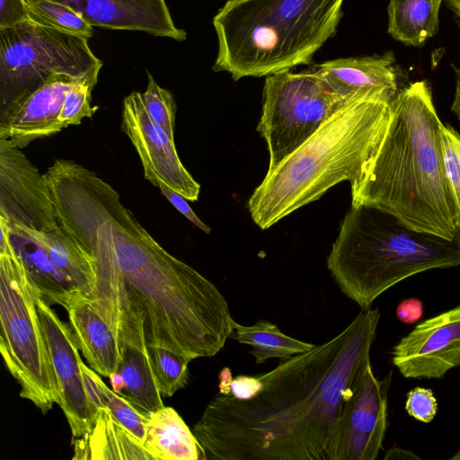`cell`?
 Here are the masks:
<instances>
[{
	"label": "cell",
	"instance_id": "6da1fadb",
	"mask_svg": "<svg viewBox=\"0 0 460 460\" xmlns=\"http://www.w3.org/2000/svg\"><path fill=\"white\" fill-rule=\"evenodd\" d=\"M58 226L91 257L84 296L126 347L212 357L234 330L219 289L163 248L94 172L59 159L46 172Z\"/></svg>",
	"mask_w": 460,
	"mask_h": 460
},
{
	"label": "cell",
	"instance_id": "7a4b0ae2",
	"mask_svg": "<svg viewBox=\"0 0 460 460\" xmlns=\"http://www.w3.org/2000/svg\"><path fill=\"white\" fill-rule=\"evenodd\" d=\"M380 311L258 375L248 399L217 394L193 427L204 460H332L341 411L370 363Z\"/></svg>",
	"mask_w": 460,
	"mask_h": 460
},
{
	"label": "cell",
	"instance_id": "3957f363",
	"mask_svg": "<svg viewBox=\"0 0 460 460\" xmlns=\"http://www.w3.org/2000/svg\"><path fill=\"white\" fill-rule=\"evenodd\" d=\"M441 124L426 81L400 90L377 150L350 183L351 205L377 207L419 231L448 239L459 235V212L444 166Z\"/></svg>",
	"mask_w": 460,
	"mask_h": 460
},
{
	"label": "cell",
	"instance_id": "277c9868",
	"mask_svg": "<svg viewBox=\"0 0 460 460\" xmlns=\"http://www.w3.org/2000/svg\"><path fill=\"white\" fill-rule=\"evenodd\" d=\"M394 99L361 96L347 101L313 136L266 173L248 201L253 222L267 229L319 199L332 186L357 180L385 134Z\"/></svg>",
	"mask_w": 460,
	"mask_h": 460
},
{
	"label": "cell",
	"instance_id": "5b68a950",
	"mask_svg": "<svg viewBox=\"0 0 460 460\" xmlns=\"http://www.w3.org/2000/svg\"><path fill=\"white\" fill-rule=\"evenodd\" d=\"M344 0H226L213 18V70L237 81L310 64L337 31Z\"/></svg>",
	"mask_w": 460,
	"mask_h": 460
},
{
	"label": "cell",
	"instance_id": "8992f818",
	"mask_svg": "<svg viewBox=\"0 0 460 460\" xmlns=\"http://www.w3.org/2000/svg\"><path fill=\"white\" fill-rule=\"evenodd\" d=\"M460 266V234L419 231L370 205H351L327 259L341 291L361 310L405 279Z\"/></svg>",
	"mask_w": 460,
	"mask_h": 460
},
{
	"label": "cell",
	"instance_id": "52a82bcc",
	"mask_svg": "<svg viewBox=\"0 0 460 460\" xmlns=\"http://www.w3.org/2000/svg\"><path fill=\"white\" fill-rule=\"evenodd\" d=\"M0 229V351L20 396L46 414L61 397L37 309L40 292L1 217Z\"/></svg>",
	"mask_w": 460,
	"mask_h": 460
},
{
	"label": "cell",
	"instance_id": "ba28073f",
	"mask_svg": "<svg viewBox=\"0 0 460 460\" xmlns=\"http://www.w3.org/2000/svg\"><path fill=\"white\" fill-rule=\"evenodd\" d=\"M102 62L88 38L27 20L0 29V112L55 75L99 74Z\"/></svg>",
	"mask_w": 460,
	"mask_h": 460
},
{
	"label": "cell",
	"instance_id": "9c48e42d",
	"mask_svg": "<svg viewBox=\"0 0 460 460\" xmlns=\"http://www.w3.org/2000/svg\"><path fill=\"white\" fill-rule=\"evenodd\" d=\"M346 102L316 70H285L267 75L257 126L270 155L267 172L313 136Z\"/></svg>",
	"mask_w": 460,
	"mask_h": 460
},
{
	"label": "cell",
	"instance_id": "30bf717a",
	"mask_svg": "<svg viewBox=\"0 0 460 460\" xmlns=\"http://www.w3.org/2000/svg\"><path fill=\"white\" fill-rule=\"evenodd\" d=\"M392 371L379 380L371 363L361 373L337 427L332 460H376L388 427Z\"/></svg>",
	"mask_w": 460,
	"mask_h": 460
},
{
	"label": "cell",
	"instance_id": "8fae6325",
	"mask_svg": "<svg viewBox=\"0 0 460 460\" xmlns=\"http://www.w3.org/2000/svg\"><path fill=\"white\" fill-rule=\"evenodd\" d=\"M0 217L9 226L47 232L58 227L46 174L10 140L0 137Z\"/></svg>",
	"mask_w": 460,
	"mask_h": 460
},
{
	"label": "cell",
	"instance_id": "7c38bea8",
	"mask_svg": "<svg viewBox=\"0 0 460 460\" xmlns=\"http://www.w3.org/2000/svg\"><path fill=\"white\" fill-rule=\"evenodd\" d=\"M121 129L137 150L146 180L154 186L173 190L187 200H198L199 184L182 164L174 139L148 115L142 93L134 91L124 99Z\"/></svg>",
	"mask_w": 460,
	"mask_h": 460
},
{
	"label": "cell",
	"instance_id": "4fadbf2b",
	"mask_svg": "<svg viewBox=\"0 0 460 460\" xmlns=\"http://www.w3.org/2000/svg\"><path fill=\"white\" fill-rule=\"evenodd\" d=\"M391 354L406 378L439 379L460 367V305L417 324Z\"/></svg>",
	"mask_w": 460,
	"mask_h": 460
},
{
	"label": "cell",
	"instance_id": "5bb4252c",
	"mask_svg": "<svg viewBox=\"0 0 460 460\" xmlns=\"http://www.w3.org/2000/svg\"><path fill=\"white\" fill-rule=\"evenodd\" d=\"M37 309L59 389V406L73 439L77 438L89 432L95 422L84 392L79 349L70 325L58 316L40 294Z\"/></svg>",
	"mask_w": 460,
	"mask_h": 460
},
{
	"label": "cell",
	"instance_id": "9a60e30c",
	"mask_svg": "<svg viewBox=\"0 0 460 460\" xmlns=\"http://www.w3.org/2000/svg\"><path fill=\"white\" fill-rule=\"evenodd\" d=\"M98 75H55L36 91L0 112V137L22 149L36 139L61 131L66 127L58 116L67 92L77 82Z\"/></svg>",
	"mask_w": 460,
	"mask_h": 460
},
{
	"label": "cell",
	"instance_id": "2e32d148",
	"mask_svg": "<svg viewBox=\"0 0 460 460\" xmlns=\"http://www.w3.org/2000/svg\"><path fill=\"white\" fill-rule=\"evenodd\" d=\"M66 4L93 27L139 31L178 41L186 32L175 26L165 0H51Z\"/></svg>",
	"mask_w": 460,
	"mask_h": 460
},
{
	"label": "cell",
	"instance_id": "e0dca14e",
	"mask_svg": "<svg viewBox=\"0 0 460 460\" xmlns=\"http://www.w3.org/2000/svg\"><path fill=\"white\" fill-rule=\"evenodd\" d=\"M392 52L382 56L346 58L317 65L316 71L343 99L382 96L394 99L399 93Z\"/></svg>",
	"mask_w": 460,
	"mask_h": 460
},
{
	"label": "cell",
	"instance_id": "ac0fdd59",
	"mask_svg": "<svg viewBox=\"0 0 460 460\" xmlns=\"http://www.w3.org/2000/svg\"><path fill=\"white\" fill-rule=\"evenodd\" d=\"M79 350L88 365L100 376L117 372L121 353L112 330L89 300L79 293L65 307Z\"/></svg>",
	"mask_w": 460,
	"mask_h": 460
},
{
	"label": "cell",
	"instance_id": "d6986e66",
	"mask_svg": "<svg viewBox=\"0 0 460 460\" xmlns=\"http://www.w3.org/2000/svg\"><path fill=\"white\" fill-rule=\"evenodd\" d=\"M72 441L73 459L156 460L145 445L114 420L106 407L99 411L91 430Z\"/></svg>",
	"mask_w": 460,
	"mask_h": 460
},
{
	"label": "cell",
	"instance_id": "ffe728a7",
	"mask_svg": "<svg viewBox=\"0 0 460 460\" xmlns=\"http://www.w3.org/2000/svg\"><path fill=\"white\" fill-rule=\"evenodd\" d=\"M15 228L31 236L46 252L74 293L84 296L90 294L94 283L92 259L63 228L58 226L47 232Z\"/></svg>",
	"mask_w": 460,
	"mask_h": 460
},
{
	"label": "cell",
	"instance_id": "44dd1931",
	"mask_svg": "<svg viewBox=\"0 0 460 460\" xmlns=\"http://www.w3.org/2000/svg\"><path fill=\"white\" fill-rule=\"evenodd\" d=\"M145 446L156 460H204L193 431L172 407L148 414Z\"/></svg>",
	"mask_w": 460,
	"mask_h": 460
},
{
	"label": "cell",
	"instance_id": "7402d4cb",
	"mask_svg": "<svg viewBox=\"0 0 460 460\" xmlns=\"http://www.w3.org/2000/svg\"><path fill=\"white\" fill-rule=\"evenodd\" d=\"M9 229L14 249L40 296L50 305H59L65 308L75 294L65 277L31 236L18 228Z\"/></svg>",
	"mask_w": 460,
	"mask_h": 460
},
{
	"label": "cell",
	"instance_id": "603a6c76",
	"mask_svg": "<svg viewBox=\"0 0 460 460\" xmlns=\"http://www.w3.org/2000/svg\"><path fill=\"white\" fill-rule=\"evenodd\" d=\"M443 0H390L388 33L396 40L420 46L438 31Z\"/></svg>",
	"mask_w": 460,
	"mask_h": 460
},
{
	"label": "cell",
	"instance_id": "cb8c5ba5",
	"mask_svg": "<svg viewBox=\"0 0 460 460\" xmlns=\"http://www.w3.org/2000/svg\"><path fill=\"white\" fill-rule=\"evenodd\" d=\"M125 386L119 394L149 414L164 405L152 368L144 351L135 347L121 350V362L117 370Z\"/></svg>",
	"mask_w": 460,
	"mask_h": 460
},
{
	"label": "cell",
	"instance_id": "d4e9b609",
	"mask_svg": "<svg viewBox=\"0 0 460 460\" xmlns=\"http://www.w3.org/2000/svg\"><path fill=\"white\" fill-rule=\"evenodd\" d=\"M234 339L252 347L250 354L257 364L272 358L287 359L315 346L286 335L275 323L267 320H259L252 325L235 322Z\"/></svg>",
	"mask_w": 460,
	"mask_h": 460
},
{
	"label": "cell",
	"instance_id": "484cf974",
	"mask_svg": "<svg viewBox=\"0 0 460 460\" xmlns=\"http://www.w3.org/2000/svg\"><path fill=\"white\" fill-rule=\"evenodd\" d=\"M142 351L163 395L172 397L188 385L190 360L163 347L148 346Z\"/></svg>",
	"mask_w": 460,
	"mask_h": 460
},
{
	"label": "cell",
	"instance_id": "4316f807",
	"mask_svg": "<svg viewBox=\"0 0 460 460\" xmlns=\"http://www.w3.org/2000/svg\"><path fill=\"white\" fill-rule=\"evenodd\" d=\"M30 19L39 24L90 38L93 27L69 6L51 0H25Z\"/></svg>",
	"mask_w": 460,
	"mask_h": 460
},
{
	"label": "cell",
	"instance_id": "83f0119b",
	"mask_svg": "<svg viewBox=\"0 0 460 460\" xmlns=\"http://www.w3.org/2000/svg\"><path fill=\"white\" fill-rule=\"evenodd\" d=\"M102 402L111 413L114 420L131 433L140 443L145 445L146 426L149 416L124 396L110 389L95 373Z\"/></svg>",
	"mask_w": 460,
	"mask_h": 460
},
{
	"label": "cell",
	"instance_id": "f1b7e54d",
	"mask_svg": "<svg viewBox=\"0 0 460 460\" xmlns=\"http://www.w3.org/2000/svg\"><path fill=\"white\" fill-rule=\"evenodd\" d=\"M147 76L148 84L146 90L142 93L144 106L152 119L174 139L176 105L173 96L171 92L159 86L149 72Z\"/></svg>",
	"mask_w": 460,
	"mask_h": 460
},
{
	"label": "cell",
	"instance_id": "f546056e",
	"mask_svg": "<svg viewBox=\"0 0 460 460\" xmlns=\"http://www.w3.org/2000/svg\"><path fill=\"white\" fill-rule=\"evenodd\" d=\"M97 80L98 76H93L79 81L67 92L58 116L66 128L79 125L84 118H92L95 113L98 107L91 106V96Z\"/></svg>",
	"mask_w": 460,
	"mask_h": 460
},
{
	"label": "cell",
	"instance_id": "4dcf8cb0",
	"mask_svg": "<svg viewBox=\"0 0 460 460\" xmlns=\"http://www.w3.org/2000/svg\"><path fill=\"white\" fill-rule=\"evenodd\" d=\"M441 147L446 176L460 217V135L451 126H440Z\"/></svg>",
	"mask_w": 460,
	"mask_h": 460
},
{
	"label": "cell",
	"instance_id": "1f68e13d",
	"mask_svg": "<svg viewBox=\"0 0 460 460\" xmlns=\"http://www.w3.org/2000/svg\"><path fill=\"white\" fill-rule=\"evenodd\" d=\"M405 410L415 420L429 423L438 412V402L429 388L415 387L406 395Z\"/></svg>",
	"mask_w": 460,
	"mask_h": 460
},
{
	"label": "cell",
	"instance_id": "d6a6232c",
	"mask_svg": "<svg viewBox=\"0 0 460 460\" xmlns=\"http://www.w3.org/2000/svg\"><path fill=\"white\" fill-rule=\"evenodd\" d=\"M30 20L25 0H0V29Z\"/></svg>",
	"mask_w": 460,
	"mask_h": 460
},
{
	"label": "cell",
	"instance_id": "836d02e7",
	"mask_svg": "<svg viewBox=\"0 0 460 460\" xmlns=\"http://www.w3.org/2000/svg\"><path fill=\"white\" fill-rule=\"evenodd\" d=\"M158 188L170 203L192 224L206 234H209L211 232L210 227L199 219L182 195L164 185H160Z\"/></svg>",
	"mask_w": 460,
	"mask_h": 460
},
{
	"label": "cell",
	"instance_id": "e575fe53",
	"mask_svg": "<svg viewBox=\"0 0 460 460\" xmlns=\"http://www.w3.org/2000/svg\"><path fill=\"white\" fill-rule=\"evenodd\" d=\"M82 375L85 395L87 397L89 408L92 415L96 420L99 411L104 407L100 394L99 385L95 378V371L82 361Z\"/></svg>",
	"mask_w": 460,
	"mask_h": 460
},
{
	"label": "cell",
	"instance_id": "d590c367",
	"mask_svg": "<svg viewBox=\"0 0 460 460\" xmlns=\"http://www.w3.org/2000/svg\"><path fill=\"white\" fill-rule=\"evenodd\" d=\"M423 313V303L416 297L402 300L396 308L397 318L405 324L417 323L422 317Z\"/></svg>",
	"mask_w": 460,
	"mask_h": 460
},
{
	"label": "cell",
	"instance_id": "8d00e7d4",
	"mask_svg": "<svg viewBox=\"0 0 460 460\" xmlns=\"http://www.w3.org/2000/svg\"><path fill=\"white\" fill-rule=\"evenodd\" d=\"M385 460H411V459H421L418 455L413 452L398 447H393L390 449L386 450L384 456Z\"/></svg>",
	"mask_w": 460,
	"mask_h": 460
},
{
	"label": "cell",
	"instance_id": "74e56055",
	"mask_svg": "<svg viewBox=\"0 0 460 460\" xmlns=\"http://www.w3.org/2000/svg\"><path fill=\"white\" fill-rule=\"evenodd\" d=\"M456 75V93L451 106L452 111L456 115L460 122V68L453 66Z\"/></svg>",
	"mask_w": 460,
	"mask_h": 460
},
{
	"label": "cell",
	"instance_id": "f35d334b",
	"mask_svg": "<svg viewBox=\"0 0 460 460\" xmlns=\"http://www.w3.org/2000/svg\"><path fill=\"white\" fill-rule=\"evenodd\" d=\"M109 378L111 381L112 390L115 393L119 394L123 387L125 386V383L121 375L118 372H114L109 376Z\"/></svg>",
	"mask_w": 460,
	"mask_h": 460
},
{
	"label": "cell",
	"instance_id": "ab89813d",
	"mask_svg": "<svg viewBox=\"0 0 460 460\" xmlns=\"http://www.w3.org/2000/svg\"><path fill=\"white\" fill-rule=\"evenodd\" d=\"M446 1L449 8L456 13V17L460 24V0H443Z\"/></svg>",
	"mask_w": 460,
	"mask_h": 460
},
{
	"label": "cell",
	"instance_id": "60d3db41",
	"mask_svg": "<svg viewBox=\"0 0 460 460\" xmlns=\"http://www.w3.org/2000/svg\"><path fill=\"white\" fill-rule=\"evenodd\" d=\"M449 460H460V449H458L453 456H451Z\"/></svg>",
	"mask_w": 460,
	"mask_h": 460
}]
</instances>
